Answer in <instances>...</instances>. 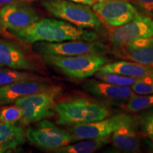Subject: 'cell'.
Segmentation results:
<instances>
[{"label": "cell", "mask_w": 153, "mask_h": 153, "mask_svg": "<svg viewBox=\"0 0 153 153\" xmlns=\"http://www.w3.org/2000/svg\"><path fill=\"white\" fill-rule=\"evenodd\" d=\"M69 1H73L75 3L82 4H85L88 6H92L96 2L99 1V0H69Z\"/></svg>", "instance_id": "cell-27"}, {"label": "cell", "mask_w": 153, "mask_h": 153, "mask_svg": "<svg viewBox=\"0 0 153 153\" xmlns=\"http://www.w3.org/2000/svg\"><path fill=\"white\" fill-rule=\"evenodd\" d=\"M22 111L16 104L5 106L0 110V121L7 124H15L22 118Z\"/></svg>", "instance_id": "cell-23"}, {"label": "cell", "mask_w": 153, "mask_h": 153, "mask_svg": "<svg viewBox=\"0 0 153 153\" xmlns=\"http://www.w3.org/2000/svg\"><path fill=\"white\" fill-rule=\"evenodd\" d=\"M39 19V14L35 9L29 6L19 4V1L0 9L1 26L12 33L29 27Z\"/></svg>", "instance_id": "cell-10"}, {"label": "cell", "mask_w": 153, "mask_h": 153, "mask_svg": "<svg viewBox=\"0 0 153 153\" xmlns=\"http://www.w3.org/2000/svg\"><path fill=\"white\" fill-rule=\"evenodd\" d=\"M33 48L38 54L60 56L102 54L106 51L104 44L85 41H68L59 43L40 41L34 43Z\"/></svg>", "instance_id": "cell-9"}, {"label": "cell", "mask_w": 153, "mask_h": 153, "mask_svg": "<svg viewBox=\"0 0 153 153\" xmlns=\"http://www.w3.org/2000/svg\"><path fill=\"white\" fill-rule=\"evenodd\" d=\"M2 26H1V22H0V33H1V30H2Z\"/></svg>", "instance_id": "cell-29"}, {"label": "cell", "mask_w": 153, "mask_h": 153, "mask_svg": "<svg viewBox=\"0 0 153 153\" xmlns=\"http://www.w3.org/2000/svg\"><path fill=\"white\" fill-rule=\"evenodd\" d=\"M133 119L131 115L120 113L98 121L74 125L69 132L74 142L85 139L99 138L111 135L120 126Z\"/></svg>", "instance_id": "cell-8"}, {"label": "cell", "mask_w": 153, "mask_h": 153, "mask_svg": "<svg viewBox=\"0 0 153 153\" xmlns=\"http://www.w3.org/2000/svg\"><path fill=\"white\" fill-rule=\"evenodd\" d=\"M133 4L145 14L153 16V0H131Z\"/></svg>", "instance_id": "cell-26"}, {"label": "cell", "mask_w": 153, "mask_h": 153, "mask_svg": "<svg viewBox=\"0 0 153 153\" xmlns=\"http://www.w3.org/2000/svg\"><path fill=\"white\" fill-rule=\"evenodd\" d=\"M60 93V87L51 86L45 90L18 99L15 104L22 111L21 123L29 125L52 116L55 113L56 99Z\"/></svg>", "instance_id": "cell-5"}, {"label": "cell", "mask_w": 153, "mask_h": 153, "mask_svg": "<svg viewBox=\"0 0 153 153\" xmlns=\"http://www.w3.org/2000/svg\"><path fill=\"white\" fill-rule=\"evenodd\" d=\"M55 111L57 115V123L64 126L98 121L110 114L108 108L104 104L80 98L61 101L56 105Z\"/></svg>", "instance_id": "cell-2"}, {"label": "cell", "mask_w": 153, "mask_h": 153, "mask_svg": "<svg viewBox=\"0 0 153 153\" xmlns=\"http://www.w3.org/2000/svg\"><path fill=\"white\" fill-rule=\"evenodd\" d=\"M99 71L116 73L139 79L153 77V66L128 61L106 63L101 67Z\"/></svg>", "instance_id": "cell-17"}, {"label": "cell", "mask_w": 153, "mask_h": 153, "mask_svg": "<svg viewBox=\"0 0 153 153\" xmlns=\"http://www.w3.org/2000/svg\"><path fill=\"white\" fill-rule=\"evenodd\" d=\"M91 7L102 22L110 27L123 26L140 14L128 0H99Z\"/></svg>", "instance_id": "cell-7"}, {"label": "cell", "mask_w": 153, "mask_h": 153, "mask_svg": "<svg viewBox=\"0 0 153 153\" xmlns=\"http://www.w3.org/2000/svg\"><path fill=\"white\" fill-rule=\"evenodd\" d=\"M37 75L11 68H0V87L26 80H39Z\"/></svg>", "instance_id": "cell-20"}, {"label": "cell", "mask_w": 153, "mask_h": 153, "mask_svg": "<svg viewBox=\"0 0 153 153\" xmlns=\"http://www.w3.org/2000/svg\"><path fill=\"white\" fill-rule=\"evenodd\" d=\"M95 77L101 81L112 84V85L122 86V87H132L140 79L139 78L131 77L116 73H110L98 71L94 74Z\"/></svg>", "instance_id": "cell-21"}, {"label": "cell", "mask_w": 153, "mask_h": 153, "mask_svg": "<svg viewBox=\"0 0 153 153\" xmlns=\"http://www.w3.org/2000/svg\"><path fill=\"white\" fill-rule=\"evenodd\" d=\"M135 93L138 94H153V77L140 79L131 87Z\"/></svg>", "instance_id": "cell-25"}, {"label": "cell", "mask_w": 153, "mask_h": 153, "mask_svg": "<svg viewBox=\"0 0 153 153\" xmlns=\"http://www.w3.org/2000/svg\"><path fill=\"white\" fill-rule=\"evenodd\" d=\"M118 57L141 64L153 65V37L134 40L116 47Z\"/></svg>", "instance_id": "cell-14"}, {"label": "cell", "mask_w": 153, "mask_h": 153, "mask_svg": "<svg viewBox=\"0 0 153 153\" xmlns=\"http://www.w3.org/2000/svg\"><path fill=\"white\" fill-rule=\"evenodd\" d=\"M113 145L124 152H137L140 149V143L137 131L135 119L128 122L113 133Z\"/></svg>", "instance_id": "cell-16"}, {"label": "cell", "mask_w": 153, "mask_h": 153, "mask_svg": "<svg viewBox=\"0 0 153 153\" xmlns=\"http://www.w3.org/2000/svg\"><path fill=\"white\" fill-rule=\"evenodd\" d=\"M26 141L24 131L15 124L0 121V153L10 152L24 145Z\"/></svg>", "instance_id": "cell-18"}, {"label": "cell", "mask_w": 153, "mask_h": 153, "mask_svg": "<svg viewBox=\"0 0 153 153\" xmlns=\"http://www.w3.org/2000/svg\"><path fill=\"white\" fill-rule=\"evenodd\" d=\"M28 140L44 150L57 151L74 142L70 132L63 130L48 120H41L26 133Z\"/></svg>", "instance_id": "cell-6"}, {"label": "cell", "mask_w": 153, "mask_h": 153, "mask_svg": "<svg viewBox=\"0 0 153 153\" xmlns=\"http://www.w3.org/2000/svg\"></svg>", "instance_id": "cell-31"}, {"label": "cell", "mask_w": 153, "mask_h": 153, "mask_svg": "<svg viewBox=\"0 0 153 153\" xmlns=\"http://www.w3.org/2000/svg\"><path fill=\"white\" fill-rule=\"evenodd\" d=\"M24 43H34L44 41L59 43L68 41H95L97 33L85 30L63 20L43 19L29 27L13 33Z\"/></svg>", "instance_id": "cell-1"}, {"label": "cell", "mask_w": 153, "mask_h": 153, "mask_svg": "<svg viewBox=\"0 0 153 153\" xmlns=\"http://www.w3.org/2000/svg\"><path fill=\"white\" fill-rule=\"evenodd\" d=\"M41 59L47 65L57 69L65 75L74 79H85L94 75L108 61L106 57L101 54L76 56L41 55Z\"/></svg>", "instance_id": "cell-4"}, {"label": "cell", "mask_w": 153, "mask_h": 153, "mask_svg": "<svg viewBox=\"0 0 153 153\" xmlns=\"http://www.w3.org/2000/svg\"><path fill=\"white\" fill-rule=\"evenodd\" d=\"M49 84L40 80H26L0 87V106L15 103L18 99L45 90Z\"/></svg>", "instance_id": "cell-13"}, {"label": "cell", "mask_w": 153, "mask_h": 153, "mask_svg": "<svg viewBox=\"0 0 153 153\" xmlns=\"http://www.w3.org/2000/svg\"><path fill=\"white\" fill-rule=\"evenodd\" d=\"M82 88L91 94L103 99L107 104L114 106L126 104L135 94L129 87L114 85L96 79L85 82Z\"/></svg>", "instance_id": "cell-12"}, {"label": "cell", "mask_w": 153, "mask_h": 153, "mask_svg": "<svg viewBox=\"0 0 153 153\" xmlns=\"http://www.w3.org/2000/svg\"><path fill=\"white\" fill-rule=\"evenodd\" d=\"M139 126L143 135L153 140V109L141 116Z\"/></svg>", "instance_id": "cell-24"}, {"label": "cell", "mask_w": 153, "mask_h": 153, "mask_svg": "<svg viewBox=\"0 0 153 153\" xmlns=\"http://www.w3.org/2000/svg\"><path fill=\"white\" fill-rule=\"evenodd\" d=\"M126 105L130 111L137 112L153 108V94H135L132 97Z\"/></svg>", "instance_id": "cell-22"}, {"label": "cell", "mask_w": 153, "mask_h": 153, "mask_svg": "<svg viewBox=\"0 0 153 153\" xmlns=\"http://www.w3.org/2000/svg\"><path fill=\"white\" fill-rule=\"evenodd\" d=\"M18 1H35V0H18Z\"/></svg>", "instance_id": "cell-30"}, {"label": "cell", "mask_w": 153, "mask_h": 153, "mask_svg": "<svg viewBox=\"0 0 153 153\" xmlns=\"http://www.w3.org/2000/svg\"><path fill=\"white\" fill-rule=\"evenodd\" d=\"M153 37V19L138 14L133 20L117 27L111 33L109 40L115 47L134 40Z\"/></svg>", "instance_id": "cell-11"}, {"label": "cell", "mask_w": 153, "mask_h": 153, "mask_svg": "<svg viewBox=\"0 0 153 153\" xmlns=\"http://www.w3.org/2000/svg\"><path fill=\"white\" fill-rule=\"evenodd\" d=\"M49 14L81 28L99 29L103 22L89 6L69 0H41Z\"/></svg>", "instance_id": "cell-3"}, {"label": "cell", "mask_w": 153, "mask_h": 153, "mask_svg": "<svg viewBox=\"0 0 153 153\" xmlns=\"http://www.w3.org/2000/svg\"><path fill=\"white\" fill-rule=\"evenodd\" d=\"M18 0H0V8H2L6 5L10 4L16 3Z\"/></svg>", "instance_id": "cell-28"}, {"label": "cell", "mask_w": 153, "mask_h": 153, "mask_svg": "<svg viewBox=\"0 0 153 153\" xmlns=\"http://www.w3.org/2000/svg\"><path fill=\"white\" fill-rule=\"evenodd\" d=\"M111 135L99 138L82 140L79 143L68 145L55 152L60 153H91L97 151L110 141Z\"/></svg>", "instance_id": "cell-19"}, {"label": "cell", "mask_w": 153, "mask_h": 153, "mask_svg": "<svg viewBox=\"0 0 153 153\" xmlns=\"http://www.w3.org/2000/svg\"><path fill=\"white\" fill-rule=\"evenodd\" d=\"M0 68L36 70L37 66L15 44L0 39Z\"/></svg>", "instance_id": "cell-15"}]
</instances>
